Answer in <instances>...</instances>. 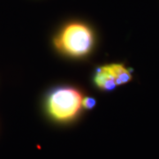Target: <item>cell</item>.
<instances>
[{
	"instance_id": "obj_2",
	"label": "cell",
	"mask_w": 159,
	"mask_h": 159,
	"mask_svg": "<svg viewBox=\"0 0 159 159\" xmlns=\"http://www.w3.org/2000/svg\"><path fill=\"white\" fill-rule=\"evenodd\" d=\"M54 44L66 56L80 58L89 55L95 44V34L89 26L80 21H72L59 30Z\"/></svg>"
},
{
	"instance_id": "obj_3",
	"label": "cell",
	"mask_w": 159,
	"mask_h": 159,
	"mask_svg": "<svg viewBox=\"0 0 159 159\" xmlns=\"http://www.w3.org/2000/svg\"><path fill=\"white\" fill-rule=\"evenodd\" d=\"M93 81L95 85L102 91L113 90L118 86L109 65L97 67L93 76Z\"/></svg>"
},
{
	"instance_id": "obj_4",
	"label": "cell",
	"mask_w": 159,
	"mask_h": 159,
	"mask_svg": "<svg viewBox=\"0 0 159 159\" xmlns=\"http://www.w3.org/2000/svg\"><path fill=\"white\" fill-rule=\"evenodd\" d=\"M111 71L113 74L117 85H123L129 82L133 79L132 72L122 64H111L109 65Z\"/></svg>"
},
{
	"instance_id": "obj_1",
	"label": "cell",
	"mask_w": 159,
	"mask_h": 159,
	"mask_svg": "<svg viewBox=\"0 0 159 159\" xmlns=\"http://www.w3.org/2000/svg\"><path fill=\"white\" fill-rule=\"evenodd\" d=\"M83 97L74 87H58L49 93L45 100L48 117L57 125H69L80 114Z\"/></svg>"
},
{
	"instance_id": "obj_5",
	"label": "cell",
	"mask_w": 159,
	"mask_h": 159,
	"mask_svg": "<svg viewBox=\"0 0 159 159\" xmlns=\"http://www.w3.org/2000/svg\"><path fill=\"white\" fill-rule=\"evenodd\" d=\"M96 100L92 97H84L82 100V107L87 109V110H91L94 108V106L96 105Z\"/></svg>"
}]
</instances>
